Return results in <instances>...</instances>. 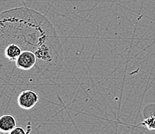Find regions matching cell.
Here are the masks:
<instances>
[{
	"label": "cell",
	"mask_w": 155,
	"mask_h": 134,
	"mask_svg": "<svg viewBox=\"0 0 155 134\" xmlns=\"http://www.w3.org/2000/svg\"><path fill=\"white\" fill-rule=\"evenodd\" d=\"M39 100L37 93L32 90H23L17 97L18 105L23 109L29 110L36 105Z\"/></svg>",
	"instance_id": "obj_2"
},
{
	"label": "cell",
	"mask_w": 155,
	"mask_h": 134,
	"mask_svg": "<svg viewBox=\"0 0 155 134\" xmlns=\"http://www.w3.org/2000/svg\"><path fill=\"white\" fill-rule=\"evenodd\" d=\"M19 46L22 52L36 53L43 71L61 68L63 49L53 24L36 11L27 7L0 13V50L8 45Z\"/></svg>",
	"instance_id": "obj_1"
},
{
	"label": "cell",
	"mask_w": 155,
	"mask_h": 134,
	"mask_svg": "<svg viewBox=\"0 0 155 134\" xmlns=\"http://www.w3.org/2000/svg\"><path fill=\"white\" fill-rule=\"evenodd\" d=\"M9 134H31V126L28 124L26 129H24L21 126H16L12 131L9 132Z\"/></svg>",
	"instance_id": "obj_4"
},
{
	"label": "cell",
	"mask_w": 155,
	"mask_h": 134,
	"mask_svg": "<svg viewBox=\"0 0 155 134\" xmlns=\"http://www.w3.org/2000/svg\"><path fill=\"white\" fill-rule=\"evenodd\" d=\"M17 123L15 117L10 114H5L0 116V132L3 133H9L15 127Z\"/></svg>",
	"instance_id": "obj_3"
},
{
	"label": "cell",
	"mask_w": 155,
	"mask_h": 134,
	"mask_svg": "<svg viewBox=\"0 0 155 134\" xmlns=\"http://www.w3.org/2000/svg\"><path fill=\"white\" fill-rule=\"evenodd\" d=\"M19 1H22V2H24V1H26V0H19Z\"/></svg>",
	"instance_id": "obj_5"
}]
</instances>
